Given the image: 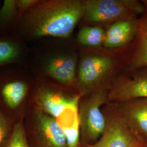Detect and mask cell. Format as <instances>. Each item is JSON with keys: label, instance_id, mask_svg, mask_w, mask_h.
Wrapping results in <instances>:
<instances>
[{"label": "cell", "instance_id": "cell-20", "mask_svg": "<svg viewBox=\"0 0 147 147\" xmlns=\"http://www.w3.org/2000/svg\"><path fill=\"white\" fill-rule=\"evenodd\" d=\"M2 2L0 1V9H1V6H2Z\"/></svg>", "mask_w": 147, "mask_h": 147}, {"label": "cell", "instance_id": "cell-9", "mask_svg": "<svg viewBox=\"0 0 147 147\" xmlns=\"http://www.w3.org/2000/svg\"><path fill=\"white\" fill-rule=\"evenodd\" d=\"M111 103L134 136L147 147V98Z\"/></svg>", "mask_w": 147, "mask_h": 147}, {"label": "cell", "instance_id": "cell-6", "mask_svg": "<svg viewBox=\"0 0 147 147\" xmlns=\"http://www.w3.org/2000/svg\"><path fill=\"white\" fill-rule=\"evenodd\" d=\"M108 93L109 90H104L81 96L78 107L80 144H93L102 135L106 119L101 107L109 102Z\"/></svg>", "mask_w": 147, "mask_h": 147}, {"label": "cell", "instance_id": "cell-13", "mask_svg": "<svg viewBox=\"0 0 147 147\" xmlns=\"http://www.w3.org/2000/svg\"><path fill=\"white\" fill-rule=\"evenodd\" d=\"M20 19L16 0H5L0 9V40L18 36Z\"/></svg>", "mask_w": 147, "mask_h": 147}, {"label": "cell", "instance_id": "cell-8", "mask_svg": "<svg viewBox=\"0 0 147 147\" xmlns=\"http://www.w3.org/2000/svg\"><path fill=\"white\" fill-rule=\"evenodd\" d=\"M102 111L106 119L105 131L100 139L92 145L79 147H143L134 136L111 102L104 105Z\"/></svg>", "mask_w": 147, "mask_h": 147}, {"label": "cell", "instance_id": "cell-18", "mask_svg": "<svg viewBox=\"0 0 147 147\" xmlns=\"http://www.w3.org/2000/svg\"><path fill=\"white\" fill-rule=\"evenodd\" d=\"M38 1L39 0H16V4L21 18L26 11L37 4Z\"/></svg>", "mask_w": 147, "mask_h": 147}, {"label": "cell", "instance_id": "cell-14", "mask_svg": "<svg viewBox=\"0 0 147 147\" xmlns=\"http://www.w3.org/2000/svg\"><path fill=\"white\" fill-rule=\"evenodd\" d=\"M29 46L18 36L0 40V67L10 64H24Z\"/></svg>", "mask_w": 147, "mask_h": 147}, {"label": "cell", "instance_id": "cell-4", "mask_svg": "<svg viewBox=\"0 0 147 147\" xmlns=\"http://www.w3.org/2000/svg\"><path fill=\"white\" fill-rule=\"evenodd\" d=\"M36 77L24 64H10L0 67V104L11 113L18 112L33 102Z\"/></svg>", "mask_w": 147, "mask_h": 147}, {"label": "cell", "instance_id": "cell-12", "mask_svg": "<svg viewBox=\"0 0 147 147\" xmlns=\"http://www.w3.org/2000/svg\"><path fill=\"white\" fill-rule=\"evenodd\" d=\"M140 21L136 18L117 21L110 24L105 32L103 47L118 49L130 45L137 37Z\"/></svg>", "mask_w": 147, "mask_h": 147}, {"label": "cell", "instance_id": "cell-5", "mask_svg": "<svg viewBox=\"0 0 147 147\" xmlns=\"http://www.w3.org/2000/svg\"><path fill=\"white\" fill-rule=\"evenodd\" d=\"M81 21L89 26L112 24L117 21L136 18L145 11L144 5L136 0H83Z\"/></svg>", "mask_w": 147, "mask_h": 147}, {"label": "cell", "instance_id": "cell-19", "mask_svg": "<svg viewBox=\"0 0 147 147\" xmlns=\"http://www.w3.org/2000/svg\"><path fill=\"white\" fill-rule=\"evenodd\" d=\"M8 125L7 116L0 110V147L3 141Z\"/></svg>", "mask_w": 147, "mask_h": 147}, {"label": "cell", "instance_id": "cell-17", "mask_svg": "<svg viewBox=\"0 0 147 147\" xmlns=\"http://www.w3.org/2000/svg\"><path fill=\"white\" fill-rule=\"evenodd\" d=\"M7 147H30L22 120L18 121L15 124Z\"/></svg>", "mask_w": 147, "mask_h": 147}, {"label": "cell", "instance_id": "cell-7", "mask_svg": "<svg viewBox=\"0 0 147 147\" xmlns=\"http://www.w3.org/2000/svg\"><path fill=\"white\" fill-rule=\"evenodd\" d=\"M80 98L75 88L65 87L36 77L33 104L55 119L69 107H78Z\"/></svg>", "mask_w": 147, "mask_h": 147}, {"label": "cell", "instance_id": "cell-2", "mask_svg": "<svg viewBox=\"0 0 147 147\" xmlns=\"http://www.w3.org/2000/svg\"><path fill=\"white\" fill-rule=\"evenodd\" d=\"M79 62V45L71 38H46L29 46L24 64L35 77L75 88Z\"/></svg>", "mask_w": 147, "mask_h": 147}, {"label": "cell", "instance_id": "cell-1", "mask_svg": "<svg viewBox=\"0 0 147 147\" xmlns=\"http://www.w3.org/2000/svg\"><path fill=\"white\" fill-rule=\"evenodd\" d=\"M83 16V0H39L21 18L17 35L27 44L46 38H71Z\"/></svg>", "mask_w": 147, "mask_h": 147}, {"label": "cell", "instance_id": "cell-11", "mask_svg": "<svg viewBox=\"0 0 147 147\" xmlns=\"http://www.w3.org/2000/svg\"><path fill=\"white\" fill-rule=\"evenodd\" d=\"M147 98V71L136 73L124 71L116 79L109 89V102Z\"/></svg>", "mask_w": 147, "mask_h": 147}, {"label": "cell", "instance_id": "cell-15", "mask_svg": "<svg viewBox=\"0 0 147 147\" xmlns=\"http://www.w3.org/2000/svg\"><path fill=\"white\" fill-rule=\"evenodd\" d=\"M138 41L131 62L125 71L147 68V18L140 21Z\"/></svg>", "mask_w": 147, "mask_h": 147}, {"label": "cell", "instance_id": "cell-16", "mask_svg": "<svg viewBox=\"0 0 147 147\" xmlns=\"http://www.w3.org/2000/svg\"><path fill=\"white\" fill-rule=\"evenodd\" d=\"M106 30L102 25H84L80 28L76 38L79 47L99 48L103 47Z\"/></svg>", "mask_w": 147, "mask_h": 147}, {"label": "cell", "instance_id": "cell-21", "mask_svg": "<svg viewBox=\"0 0 147 147\" xmlns=\"http://www.w3.org/2000/svg\"><path fill=\"white\" fill-rule=\"evenodd\" d=\"M143 2H144V3H146V5H147V1H143Z\"/></svg>", "mask_w": 147, "mask_h": 147}, {"label": "cell", "instance_id": "cell-3", "mask_svg": "<svg viewBox=\"0 0 147 147\" xmlns=\"http://www.w3.org/2000/svg\"><path fill=\"white\" fill-rule=\"evenodd\" d=\"M129 45L118 49L79 46V65L75 88L81 96L109 89L131 62L133 54L127 53Z\"/></svg>", "mask_w": 147, "mask_h": 147}, {"label": "cell", "instance_id": "cell-10", "mask_svg": "<svg viewBox=\"0 0 147 147\" xmlns=\"http://www.w3.org/2000/svg\"><path fill=\"white\" fill-rule=\"evenodd\" d=\"M31 119L37 137V147H69L63 129L56 119L32 104Z\"/></svg>", "mask_w": 147, "mask_h": 147}]
</instances>
